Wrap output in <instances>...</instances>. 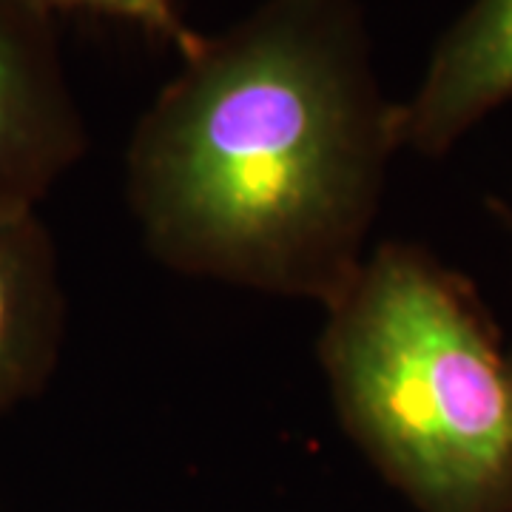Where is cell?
<instances>
[{
	"label": "cell",
	"mask_w": 512,
	"mask_h": 512,
	"mask_svg": "<svg viewBox=\"0 0 512 512\" xmlns=\"http://www.w3.org/2000/svg\"><path fill=\"white\" fill-rule=\"evenodd\" d=\"M137 120L126 197L174 274L328 305L359 271L402 143L356 0H262Z\"/></svg>",
	"instance_id": "obj_1"
},
{
	"label": "cell",
	"mask_w": 512,
	"mask_h": 512,
	"mask_svg": "<svg viewBox=\"0 0 512 512\" xmlns=\"http://www.w3.org/2000/svg\"><path fill=\"white\" fill-rule=\"evenodd\" d=\"M495 214H498V217L504 220V225H507V228L512 231V208L510 205H501V202H495Z\"/></svg>",
	"instance_id": "obj_7"
},
{
	"label": "cell",
	"mask_w": 512,
	"mask_h": 512,
	"mask_svg": "<svg viewBox=\"0 0 512 512\" xmlns=\"http://www.w3.org/2000/svg\"><path fill=\"white\" fill-rule=\"evenodd\" d=\"M512 100V0H473L433 46L416 92L402 103V143L444 157Z\"/></svg>",
	"instance_id": "obj_4"
},
{
	"label": "cell",
	"mask_w": 512,
	"mask_h": 512,
	"mask_svg": "<svg viewBox=\"0 0 512 512\" xmlns=\"http://www.w3.org/2000/svg\"><path fill=\"white\" fill-rule=\"evenodd\" d=\"M52 12H89V15H103V18L123 20L137 29H143L146 35L157 37L168 43L180 57H185L202 35L197 29H191L174 0H43Z\"/></svg>",
	"instance_id": "obj_6"
},
{
	"label": "cell",
	"mask_w": 512,
	"mask_h": 512,
	"mask_svg": "<svg viewBox=\"0 0 512 512\" xmlns=\"http://www.w3.org/2000/svg\"><path fill=\"white\" fill-rule=\"evenodd\" d=\"M316 339L336 419L416 512H512V348L473 282L387 239Z\"/></svg>",
	"instance_id": "obj_2"
},
{
	"label": "cell",
	"mask_w": 512,
	"mask_h": 512,
	"mask_svg": "<svg viewBox=\"0 0 512 512\" xmlns=\"http://www.w3.org/2000/svg\"><path fill=\"white\" fill-rule=\"evenodd\" d=\"M63 336L66 288L52 231L37 214L0 222V421L49 384Z\"/></svg>",
	"instance_id": "obj_5"
},
{
	"label": "cell",
	"mask_w": 512,
	"mask_h": 512,
	"mask_svg": "<svg viewBox=\"0 0 512 512\" xmlns=\"http://www.w3.org/2000/svg\"><path fill=\"white\" fill-rule=\"evenodd\" d=\"M86 148L55 12L43 0H0V222L37 214Z\"/></svg>",
	"instance_id": "obj_3"
}]
</instances>
